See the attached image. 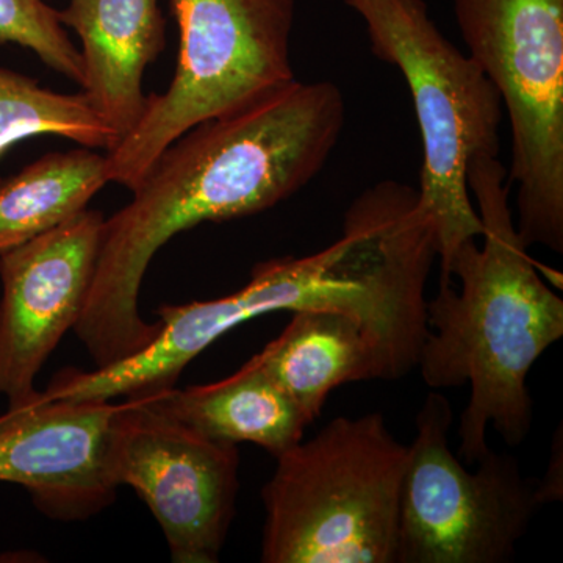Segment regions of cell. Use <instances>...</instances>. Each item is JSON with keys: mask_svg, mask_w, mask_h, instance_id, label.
I'll return each instance as SVG.
<instances>
[{"mask_svg": "<svg viewBox=\"0 0 563 563\" xmlns=\"http://www.w3.org/2000/svg\"><path fill=\"white\" fill-rule=\"evenodd\" d=\"M176 74L129 135L107 152V180L133 190L163 152L196 125L261 102L296 80L295 0H172Z\"/></svg>", "mask_w": 563, "mask_h": 563, "instance_id": "8992f818", "label": "cell"}, {"mask_svg": "<svg viewBox=\"0 0 563 563\" xmlns=\"http://www.w3.org/2000/svg\"><path fill=\"white\" fill-rule=\"evenodd\" d=\"M0 44L32 51L47 68L84 84L80 51L46 0H0Z\"/></svg>", "mask_w": 563, "mask_h": 563, "instance_id": "e0dca14e", "label": "cell"}, {"mask_svg": "<svg viewBox=\"0 0 563 563\" xmlns=\"http://www.w3.org/2000/svg\"><path fill=\"white\" fill-rule=\"evenodd\" d=\"M103 221L87 209L0 254V395L9 407L35 395L36 374L79 320Z\"/></svg>", "mask_w": 563, "mask_h": 563, "instance_id": "30bf717a", "label": "cell"}, {"mask_svg": "<svg viewBox=\"0 0 563 563\" xmlns=\"http://www.w3.org/2000/svg\"><path fill=\"white\" fill-rule=\"evenodd\" d=\"M453 406L429 393L417 415L399 499L395 563H507L542 507L537 481L488 448L470 472L451 451Z\"/></svg>", "mask_w": 563, "mask_h": 563, "instance_id": "ba28073f", "label": "cell"}, {"mask_svg": "<svg viewBox=\"0 0 563 563\" xmlns=\"http://www.w3.org/2000/svg\"><path fill=\"white\" fill-rule=\"evenodd\" d=\"M439 257L437 232L412 185L383 180L344 213L336 242L306 257L257 263L242 290L213 301L162 306V329L131 368L141 384L172 387L185 366L236 325L273 312L335 310L376 343L387 383L417 368L426 285Z\"/></svg>", "mask_w": 563, "mask_h": 563, "instance_id": "7a4b0ae2", "label": "cell"}, {"mask_svg": "<svg viewBox=\"0 0 563 563\" xmlns=\"http://www.w3.org/2000/svg\"><path fill=\"white\" fill-rule=\"evenodd\" d=\"M562 426L559 431H555L553 453H551L550 463H548L547 474L543 481L537 483V498L540 504L561 501L563 493L562 484V470H563V453H562Z\"/></svg>", "mask_w": 563, "mask_h": 563, "instance_id": "ac0fdd59", "label": "cell"}, {"mask_svg": "<svg viewBox=\"0 0 563 563\" xmlns=\"http://www.w3.org/2000/svg\"><path fill=\"white\" fill-rule=\"evenodd\" d=\"M365 22L374 57L402 74L421 133V206L437 232L440 282L455 252L484 225L466 172L474 157H499L501 96L483 69L440 32L424 0H344Z\"/></svg>", "mask_w": 563, "mask_h": 563, "instance_id": "5b68a950", "label": "cell"}, {"mask_svg": "<svg viewBox=\"0 0 563 563\" xmlns=\"http://www.w3.org/2000/svg\"><path fill=\"white\" fill-rule=\"evenodd\" d=\"M118 404L46 399L0 415V483L22 485L41 512L60 521L88 520L109 507L117 485L109 470Z\"/></svg>", "mask_w": 563, "mask_h": 563, "instance_id": "8fae6325", "label": "cell"}, {"mask_svg": "<svg viewBox=\"0 0 563 563\" xmlns=\"http://www.w3.org/2000/svg\"><path fill=\"white\" fill-rule=\"evenodd\" d=\"M409 444L380 413L339 417L276 459L262 562L395 563Z\"/></svg>", "mask_w": 563, "mask_h": 563, "instance_id": "277c9868", "label": "cell"}, {"mask_svg": "<svg viewBox=\"0 0 563 563\" xmlns=\"http://www.w3.org/2000/svg\"><path fill=\"white\" fill-rule=\"evenodd\" d=\"M240 454L174 420L146 395L118 404L109 470L150 507L177 563L220 561L235 517Z\"/></svg>", "mask_w": 563, "mask_h": 563, "instance_id": "9c48e42d", "label": "cell"}, {"mask_svg": "<svg viewBox=\"0 0 563 563\" xmlns=\"http://www.w3.org/2000/svg\"><path fill=\"white\" fill-rule=\"evenodd\" d=\"M38 135L62 136L106 152L120 141L84 92L47 90L32 77L0 68V157L13 144Z\"/></svg>", "mask_w": 563, "mask_h": 563, "instance_id": "2e32d148", "label": "cell"}, {"mask_svg": "<svg viewBox=\"0 0 563 563\" xmlns=\"http://www.w3.org/2000/svg\"><path fill=\"white\" fill-rule=\"evenodd\" d=\"M144 395L162 412L203 437L257 444L274 459L302 442L310 426L298 404L274 383L255 355L220 383Z\"/></svg>", "mask_w": 563, "mask_h": 563, "instance_id": "5bb4252c", "label": "cell"}, {"mask_svg": "<svg viewBox=\"0 0 563 563\" xmlns=\"http://www.w3.org/2000/svg\"><path fill=\"white\" fill-rule=\"evenodd\" d=\"M58 14L81 41V92L121 141L146 111L144 73L165 49L158 0H69Z\"/></svg>", "mask_w": 563, "mask_h": 563, "instance_id": "7c38bea8", "label": "cell"}, {"mask_svg": "<svg viewBox=\"0 0 563 563\" xmlns=\"http://www.w3.org/2000/svg\"><path fill=\"white\" fill-rule=\"evenodd\" d=\"M106 154L49 152L0 181V254L57 228L109 184Z\"/></svg>", "mask_w": 563, "mask_h": 563, "instance_id": "9a60e30c", "label": "cell"}, {"mask_svg": "<svg viewBox=\"0 0 563 563\" xmlns=\"http://www.w3.org/2000/svg\"><path fill=\"white\" fill-rule=\"evenodd\" d=\"M466 181L483 221V246L477 240L463 243L448 282L426 302L428 333L417 368L432 390L470 385L459 455L474 465L488 451V426L509 446L528 439L533 421L528 374L562 339L563 301L518 235L499 157H474Z\"/></svg>", "mask_w": 563, "mask_h": 563, "instance_id": "3957f363", "label": "cell"}, {"mask_svg": "<svg viewBox=\"0 0 563 563\" xmlns=\"http://www.w3.org/2000/svg\"><path fill=\"white\" fill-rule=\"evenodd\" d=\"M346 124L331 80H292L247 109L196 125L174 141L132 201L106 218L84 309L73 331L96 368L146 350L162 321L140 314L152 258L202 222L251 217L291 198L320 174Z\"/></svg>", "mask_w": 563, "mask_h": 563, "instance_id": "6da1fadb", "label": "cell"}, {"mask_svg": "<svg viewBox=\"0 0 563 563\" xmlns=\"http://www.w3.org/2000/svg\"><path fill=\"white\" fill-rule=\"evenodd\" d=\"M255 357L310 424L340 385L387 380L369 333L351 314L335 310L292 312L287 328Z\"/></svg>", "mask_w": 563, "mask_h": 563, "instance_id": "4fadbf2b", "label": "cell"}, {"mask_svg": "<svg viewBox=\"0 0 563 563\" xmlns=\"http://www.w3.org/2000/svg\"><path fill=\"white\" fill-rule=\"evenodd\" d=\"M470 57L501 96L518 235L563 254V0H453Z\"/></svg>", "mask_w": 563, "mask_h": 563, "instance_id": "52a82bcc", "label": "cell"}]
</instances>
